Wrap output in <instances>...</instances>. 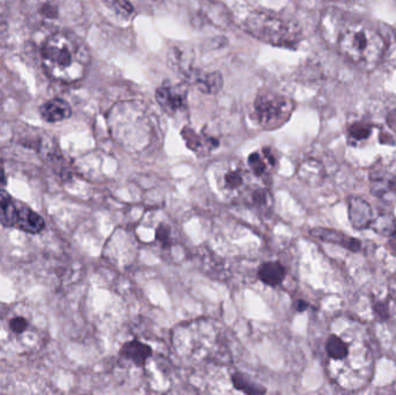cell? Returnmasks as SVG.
Listing matches in <instances>:
<instances>
[{
    "instance_id": "obj_10",
    "label": "cell",
    "mask_w": 396,
    "mask_h": 395,
    "mask_svg": "<svg viewBox=\"0 0 396 395\" xmlns=\"http://www.w3.org/2000/svg\"><path fill=\"white\" fill-rule=\"evenodd\" d=\"M183 74L204 94H217L224 83L222 74L219 72H202L200 70L189 69Z\"/></svg>"
},
{
    "instance_id": "obj_18",
    "label": "cell",
    "mask_w": 396,
    "mask_h": 395,
    "mask_svg": "<svg viewBox=\"0 0 396 395\" xmlns=\"http://www.w3.org/2000/svg\"><path fill=\"white\" fill-rule=\"evenodd\" d=\"M275 165L276 158L273 156V151L268 148L262 150L261 152L251 153L248 158V166L256 178H264L268 174L270 167Z\"/></svg>"
},
{
    "instance_id": "obj_13",
    "label": "cell",
    "mask_w": 396,
    "mask_h": 395,
    "mask_svg": "<svg viewBox=\"0 0 396 395\" xmlns=\"http://www.w3.org/2000/svg\"><path fill=\"white\" fill-rule=\"evenodd\" d=\"M350 221L357 230L368 229L375 219H372L371 207L362 199L349 201Z\"/></svg>"
},
{
    "instance_id": "obj_11",
    "label": "cell",
    "mask_w": 396,
    "mask_h": 395,
    "mask_svg": "<svg viewBox=\"0 0 396 395\" xmlns=\"http://www.w3.org/2000/svg\"><path fill=\"white\" fill-rule=\"evenodd\" d=\"M15 227L21 230L23 232L30 233V234H37L42 232L45 227L43 218L35 211L32 210L25 204L19 202L18 217H17V224Z\"/></svg>"
},
{
    "instance_id": "obj_5",
    "label": "cell",
    "mask_w": 396,
    "mask_h": 395,
    "mask_svg": "<svg viewBox=\"0 0 396 395\" xmlns=\"http://www.w3.org/2000/svg\"><path fill=\"white\" fill-rule=\"evenodd\" d=\"M244 30L255 39L276 47H295L302 40V30L297 23L264 12L251 13L244 21Z\"/></svg>"
},
{
    "instance_id": "obj_1",
    "label": "cell",
    "mask_w": 396,
    "mask_h": 395,
    "mask_svg": "<svg viewBox=\"0 0 396 395\" xmlns=\"http://www.w3.org/2000/svg\"><path fill=\"white\" fill-rule=\"evenodd\" d=\"M326 352L334 378L341 387L356 391L371 381L373 352L365 330L359 325L346 320V330L328 337Z\"/></svg>"
},
{
    "instance_id": "obj_25",
    "label": "cell",
    "mask_w": 396,
    "mask_h": 395,
    "mask_svg": "<svg viewBox=\"0 0 396 395\" xmlns=\"http://www.w3.org/2000/svg\"><path fill=\"white\" fill-rule=\"evenodd\" d=\"M156 238L161 246L164 248H168L171 245V227L166 224H160L156 227Z\"/></svg>"
},
{
    "instance_id": "obj_12",
    "label": "cell",
    "mask_w": 396,
    "mask_h": 395,
    "mask_svg": "<svg viewBox=\"0 0 396 395\" xmlns=\"http://www.w3.org/2000/svg\"><path fill=\"white\" fill-rule=\"evenodd\" d=\"M152 354V348L138 340L125 342L120 349V355L122 358L130 361L139 367H144L146 365V363Z\"/></svg>"
},
{
    "instance_id": "obj_24",
    "label": "cell",
    "mask_w": 396,
    "mask_h": 395,
    "mask_svg": "<svg viewBox=\"0 0 396 395\" xmlns=\"http://www.w3.org/2000/svg\"><path fill=\"white\" fill-rule=\"evenodd\" d=\"M249 201L253 205L256 207H266L268 204V192L266 189L255 188L249 190Z\"/></svg>"
},
{
    "instance_id": "obj_16",
    "label": "cell",
    "mask_w": 396,
    "mask_h": 395,
    "mask_svg": "<svg viewBox=\"0 0 396 395\" xmlns=\"http://www.w3.org/2000/svg\"><path fill=\"white\" fill-rule=\"evenodd\" d=\"M258 277L262 283L276 287L283 283L286 277V269L280 261L264 262L258 268Z\"/></svg>"
},
{
    "instance_id": "obj_19",
    "label": "cell",
    "mask_w": 396,
    "mask_h": 395,
    "mask_svg": "<svg viewBox=\"0 0 396 395\" xmlns=\"http://www.w3.org/2000/svg\"><path fill=\"white\" fill-rule=\"evenodd\" d=\"M18 211L19 201L14 200L8 192L0 189V223L5 227H15Z\"/></svg>"
},
{
    "instance_id": "obj_15",
    "label": "cell",
    "mask_w": 396,
    "mask_h": 395,
    "mask_svg": "<svg viewBox=\"0 0 396 395\" xmlns=\"http://www.w3.org/2000/svg\"><path fill=\"white\" fill-rule=\"evenodd\" d=\"M249 175L248 172L240 167H232L222 175V185L226 192L232 194H242L248 190Z\"/></svg>"
},
{
    "instance_id": "obj_7",
    "label": "cell",
    "mask_w": 396,
    "mask_h": 395,
    "mask_svg": "<svg viewBox=\"0 0 396 395\" xmlns=\"http://www.w3.org/2000/svg\"><path fill=\"white\" fill-rule=\"evenodd\" d=\"M295 109V102L276 93H261L254 102V119L264 129L285 123Z\"/></svg>"
},
{
    "instance_id": "obj_29",
    "label": "cell",
    "mask_w": 396,
    "mask_h": 395,
    "mask_svg": "<svg viewBox=\"0 0 396 395\" xmlns=\"http://www.w3.org/2000/svg\"><path fill=\"white\" fill-rule=\"evenodd\" d=\"M392 236H393V238H394V240H395V241H396V229L394 230V231H393Z\"/></svg>"
},
{
    "instance_id": "obj_23",
    "label": "cell",
    "mask_w": 396,
    "mask_h": 395,
    "mask_svg": "<svg viewBox=\"0 0 396 395\" xmlns=\"http://www.w3.org/2000/svg\"><path fill=\"white\" fill-rule=\"evenodd\" d=\"M105 5L112 8L116 14L127 18L134 14L135 8L127 1V0H102Z\"/></svg>"
},
{
    "instance_id": "obj_17",
    "label": "cell",
    "mask_w": 396,
    "mask_h": 395,
    "mask_svg": "<svg viewBox=\"0 0 396 395\" xmlns=\"http://www.w3.org/2000/svg\"><path fill=\"white\" fill-rule=\"evenodd\" d=\"M311 234L316 239L322 240L326 243L341 245L351 252H358L360 250V246H362V243L358 240L350 238V236L338 232V231H335V230L314 229L311 231Z\"/></svg>"
},
{
    "instance_id": "obj_8",
    "label": "cell",
    "mask_w": 396,
    "mask_h": 395,
    "mask_svg": "<svg viewBox=\"0 0 396 395\" xmlns=\"http://www.w3.org/2000/svg\"><path fill=\"white\" fill-rule=\"evenodd\" d=\"M25 11L34 25L56 28L64 19L62 0H25Z\"/></svg>"
},
{
    "instance_id": "obj_9",
    "label": "cell",
    "mask_w": 396,
    "mask_h": 395,
    "mask_svg": "<svg viewBox=\"0 0 396 395\" xmlns=\"http://www.w3.org/2000/svg\"><path fill=\"white\" fill-rule=\"evenodd\" d=\"M156 99L161 108L168 114H176L187 107L186 91L181 86L165 85L158 88Z\"/></svg>"
},
{
    "instance_id": "obj_28",
    "label": "cell",
    "mask_w": 396,
    "mask_h": 395,
    "mask_svg": "<svg viewBox=\"0 0 396 395\" xmlns=\"http://www.w3.org/2000/svg\"><path fill=\"white\" fill-rule=\"evenodd\" d=\"M4 17V4H3V1L0 0V20L3 19Z\"/></svg>"
},
{
    "instance_id": "obj_4",
    "label": "cell",
    "mask_w": 396,
    "mask_h": 395,
    "mask_svg": "<svg viewBox=\"0 0 396 395\" xmlns=\"http://www.w3.org/2000/svg\"><path fill=\"white\" fill-rule=\"evenodd\" d=\"M42 336L27 310L20 306L0 316V347L5 350L25 354L39 348Z\"/></svg>"
},
{
    "instance_id": "obj_26",
    "label": "cell",
    "mask_w": 396,
    "mask_h": 395,
    "mask_svg": "<svg viewBox=\"0 0 396 395\" xmlns=\"http://www.w3.org/2000/svg\"><path fill=\"white\" fill-rule=\"evenodd\" d=\"M309 303H307V301H295V310L298 311V312H304L305 310H307V308H309Z\"/></svg>"
},
{
    "instance_id": "obj_21",
    "label": "cell",
    "mask_w": 396,
    "mask_h": 395,
    "mask_svg": "<svg viewBox=\"0 0 396 395\" xmlns=\"http://www.w3.org/2000/svg\"><path fill=\"white\" fill-rule=\"evenodd\" d=\"M182 134L187 145L193 151H200L202 149L213 150L218 146V141L215 138L202 137L191 129H185Z\"/></svg>"
},
{
    "instance_id": "obj_3",
    "label": "cell",
    "mask_w": 396,
    "mask_h": 395,
    "mask_svg": "<svg viewBox=\"0 0 396 395\" xmlns=\"http://www.w3.org/2000/svg\"><path fill=\"white\" fill-rule=\"evenodd\" d=\"M335 44L349 62L366 70L378 65L388 48L387 41L379 30L359 19L342 26Z\"/></svg>"
},
{
    "instance_id": "obj_6",
    "label": "cell",
    "mask_w": 396,
    "mask_h": 395,
    "mask_svg": "<svg viewBox=\"0 0 396 395\" xmlns=\"http://www.w3.org/2000/svg\"><path fill=\"white\" fill-rule=\"evenodd\" d=\"M346 142L353 151H370L371 154H375L377 150L384 146H395L394 138L380 124L364 117H357L348 123Z\"/></svg>"
},
{
    "instance_id": "obj_14",
    "label": "cell",
    "mask_w": 396,
    "mask_h": 395,
    "mask_svg": "<svg viewBox=\"0 0 396 395\" xmlns=\"http://www.w3.org/2000/svg\"><path fill=\"white\" fill-rule=\"evenodd\" d=\"M41 117L49 123L67 120L72 115V109L63 99L55 98L45 102L40 109Z\"/></svg>"
},
{
    "instance_id": "obj_27",
    "label": "cell",
    "mask_w": 396,
    "mask_h": 395,
    "mask_svg": "<svg viewBox=\"0 0 396 395\" xmlns=\"http://www.w3.org/2000/svg\"><path fill=\"white\" fill-rule=\"evenodd\" d=\"M6 185H8V178H6L3 167L0 166V188L5 187Z\"/></svg>"
},
{
    "instance_id": "obj_22",
    "label": "cell",
    "mask_w": 396,
    "mask_h": 395,
    "mask_svg": "<svg viewBox=\"0 0 396 395\" xmlns=\"http://www.w3.org/2000/svg\"><path fill=\"white\" fill-rule=\"evenodd\" d=\"M231 381H232L234 388H236L238 391L242 392V393H246V394L254 395L267 393L266 388L254 384L253 381H249L244 374H240V372L233 374Z\"/></svg>"
},
{
    "instance_id": "obj_20",
    "label": "cell",
    "mask_w": 396,
    "mask_h": 395,
    "mask_svg": "<svg viewBox=\"0 0 396 395\" xmlns=\"http://www.w3.org/2000/svg\"><path fill=\"white\" fill-rule=\"evenodd\" d=\"M371 192L382 200L396 197V179L390 176L372 178Z\"/></svg>"
},
{
    "instance_id": "obj_2",
    "label": "cell",
    "mask_w": 396,
    "mask_h": 395,
    "mask_svg": "<svg viewBox=\"0 0 396 395\" xmlns=\"http://www.w3.org/2000/svg\"><path fill=\"white\" fill-rule=\"evenodd\" d=\"M91 61L87 47L79 37L56 32L42 48V62L48 74L62 83H74L86 73Z\"/></svg>"
}]
</instances>
